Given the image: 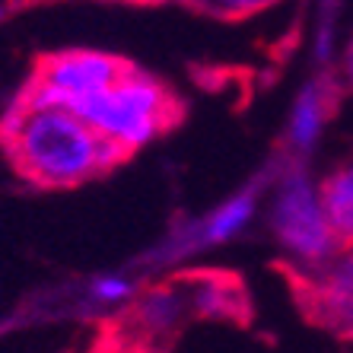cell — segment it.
I'll return each instance as SVG.
<instances>
[{
  "label": "cell",
  "instance_id": "30bf717a",
  "mask_svg": "<svg viewBox=\"0 0 353 353\" xmlns=\"http://www.w3.org/2000/svg\"><path fill=\"white\" fill-rule=\"evenodd\" d=\"M197 10H204L210 17H223V19H245V17H258L264 10L277 7L280 0H188Z\"/></svg>",
  "mask_w": 353,
  "mask_h": 353
},
{
  "label": "cell",
  "instance_id": "3957f363",
  "mask_svg": "<svg viewBox=\"0 0 353 353\" xmlns=\"http://www.w3.org/2000/svg\"><path fill=\"white\" fill-rule=\"evenodd\" d=\"M271 230L303 271L325 264L341 248V239L334 236L321 207L319 185H312L303 169H290L280 179L271 204Z\"/></svg>",
  "mask_w": 353,
  "mask_h": 353
},
{
  "label": "cell",
  "instance_id": "7c38bea8",
  "mask_svg": "<svg viewBox=\"0 0 353 353\" xmlns=\"http://www.w3.org/2000/svg\"><path fill=\"white\" fill-rule=\"evenodd\" d=\"M341 70H344L347 83L353 86V39L347 41V48H344V61H341Z\"/></svg>",
  "mask_w": 353,
  "mask_h": 353
},
{
  "label": "cell",
  "instance_id": "6da1fadb",
  "mask_svg": "<svg viewBox=\"0 0 353 353\" xmlns=\"http://www.w3.org/2000/svg\"><path fill=\"white\" fill-rule=\"evenodd\" d=\"M0 140L13 169L39 188H77L121 159L80 112L29 96L10 105Z\"/></svg>",
  "mask_w": 353,
  "mask_h": 353
},
{
  "label": "cell",
  "instance_id": "7a4b0ae2",
  "mask_svg": "<svg viewBox=\"0 0 353 353\" xmlns=\"http://www.w3.org/2000/svg\"><path fill=\"white\" fill-rule=\"evenodd\" d=\"M80 115L124 159L134 150L153 143L179 118V102L157 77L128 67L112 86L83 105Z\"/></svg>",
  "mask_w": 353,
  "mask_h": 353
},
{
  "label": "cell",
  "instance_id": "8fae6325",
  "mask_svg": "<svg viewBox=\"0 0 353 353\" xmlns=\"http://www.w3.org/2000/svg\"><path fill=\"white\" fill-rule=\"evenodd\" d=\"M92 296L105 305H118L134 296V283L124 277H96L92 280Z\"/></svg>",
  "mask_w": 353,
  "mask_h": 353
},
{
  "label": "cell",
  "instance_id": "277c9868",
  "mask_svg": "<svg viewBox=\"0 0 353 353\" xmlns=\"http://www.w3.org/2000/svg\"><path fill=\"white\" fill-rule=\"evenodd\" d=\"M128 67H131L128 61L96 48L54 51L35 64L32 80L26 83L23 96L83 112V105L92 102L105 86H112Z\"/></svg>",
  "mask_w": 353,
  "mask_h": 353
},
{
  "label": "cell",
  "instance_id": "9c48e42d",
  "mask_svg": "<svg viewBox=\"0 0 353 353\" xmlns=\"http://www.w3.org/2000/svg\"><path fill=\"white\" fill-rule=\"evenodd\" d=\"M319 197L341 245L353 242V165L331 172L319 185Z\"/></svg>",
  "mask_w": 353,
  "mask_h": 353
},
{
  "label": "cell",
  "instance_id": "5bb4252c",
  "mask_svg": "<svg viewBox=\"0 0 353 353\" xmlns=\"http://www.w3.org/2000/svg\"><path fill=\"white\" fill-rule=\"evenodd\" d=\"M0 17H3V3H0Z\"/></svg>",
  "mask_w": 353,
  "mask_h": 353
},
{
  "label": "cell",
  "instance_id": "5b68a950",
  "mask_svg": "<svg viewBox=\"0 0 353 353\" xmlns=\"http://www.w3.org/2000/svg\"><path fill=\"white\" fill-rule=\"evenodd\" d=\"M299 299L319 328L353 344V242L341 245L325 264L303 271Z\"/></svg>",
  "mask_w": 353,
  "mask_h": 353
},
{
  "label": "cell",
  "instance_id": "8992f818",
  "mask_svg": "<svg viewBox=\"0 0 353 353\" xmlns=\"http://www.w3.org/2000/svg\"><path fill=\"white\" fill-rule=\"evenodd\" d=\"M188 312H194L188 280H179V283H169V287L150 290L137 305V321L150 334H169V331L179 328V321Z\"/></svg>",
  "mask_w": 353,
  "mask_h": 353
},
{
  "label": "cell",
  "instance_id": "52a82bcc",
  "mask_svg": "<svg viewBox=\"0 0 353 353\" xmlns=\"http://www.w3.org/2000/svg\"><path fill=\"white\" fill-rule=\"evenodd\" d=\"M252 216H255V194H252V191H242V194L223 201L214 214L197 226L194 242L197 245H220V242H230V239H236L239 232L252 223Z\"/></svg>",
  "mask_w": 353,
  "mask_h": 353
},
{
  "label": "cell",
  "instance_id": "4fadbf2b",
  "mask_svg": "<svg viewBox=\"0 0 353 353\" xmlns=\"http://www.w3.org/2000/svg\"><path fill=\"white\" fill-rule=\"evenodd\" d=\"M128 3H163V0H128Z\"/></svg>",
  "mask_w": 353,
  "mask_h": 353
},
{
  "label": "cell",
  "instance_id": "ba28073f",
  "mask_svg": "<svg viewBox=\"0 0 353 353\" xmlns=\"http://www.w3.org/2000/svg\"><path fill=\"white\" fill-rule=\"evenodd\" d=\"M325 118H328V96H325L319 83H309L293 102V112H290V131H287L290 147L312 150L315 140L321 137Z\"/></svg>",
  "mask_w": 353,
  "mask_h": 353
}]
</instances>
